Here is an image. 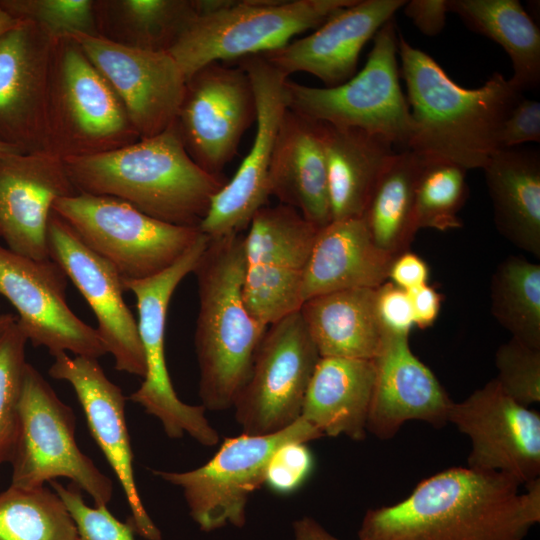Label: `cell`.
<instances>
[{
  "label": "cell",
  "mask_w": 540,
  "mask_h": 540,
  "mask_svg": "<svg viewBox=\"0 0 540 540\" xmlns=\"http://www.w3.org/2000/svg\"><path fill=\"white\" fill-rule=\"evenodd\" d=\"M520 483L494 471L453 467L405 499L369 509L359 540H523L540 521V479Z\"/></svg>",
  "instance_id": "obj_1"
},
{
  "label": "cell",
  "mask_w": 540,
  "mask_h": 540,
  "mask_svg": "<svg viewBox=\"0 0 540 540\" xmlns=\"http://www.w3.org/2000/svg\"><path fill=\"white\" fill-rule=\"evenodd\" d=\"M398 53L413 122L408 149L466 170L483 169L499 150L502 124L523 93L499 72L479 88H463L401 33Z\"/></svg>",
  "instance_id": "obj_2"
},
{
  "label": "cell",
  "mask_w": 540,
  "mask_h": 540,
  "mask_svg": "<svg viewBox=\"0 0 540 540\" xmlns=\"http://www.w3.org/2000/svg\"><path fill=\"white\" fill-rule=\"evenodd\" d=\"M63 161L78 193L114 197L152 218L186 227L199 228L228 181L192 160L175 123L125 147Z\"/></svg>",
  "instance_id": "obj_3"
},
{
  "label": "cell",
  "mask_w": 540,
  "mask_h": 540,
  "mask_svg": "<svg viewBox=\"0 0 540 540\" xmlns=\"http://www.w3.org/2000/svg\"><path fill=\"white\" fill-rule=\"evenodd\" d=\"M193 273L199 310L194 345L199 396L206 410L233 408L267 329L246 309L244 235L210 239Z\"/></svg>",
  "instance_id": "obj_4"
},
{
  "label": "cell",
  "mask_w": 540,
  "mask_h": 540,
  "mask_svg": "<svg viewBox=\"0 0 540 540\" xmlns=\"http://www.w3.org/2000/svg\"><path fill=\"white\" fill-rule=\"evenodd\" d=\"M199 12L169 50L186 80L202 67L281 48L355 0H198Z\"/></svg>",
  "instance_id": "obj_5"
},
{
  "label": "cell",
  "mask_w": 540,
  "mask_h": 540,
  "mask_svg": "<svg viewBox=\"0 0 540 540\" xmlns=\"http://www.w3.org/2000/svg\"><path fill=\"white\" fill-rule=\"evenodd\" d=\"M140 139L121 100L70 35L53 43L47 151L62 159L113 151Z\"/></svg>",
  "instance_id": "obj_6"
},
{
  "label": "cell",
  "mask_w": 540,
  "mask_h": 540,
  "mask_svg": "<svg viewBox=\"0 0 540 540\" xmlns=\"http://www.w3.org/2000/svg\"><path fill=\"white\" fill-rule=\"evenodd\" d=\"M394 19L373 37L360 72L334 87H311L287 79V108L314 121L357 128L379 135L400 150L408 149L413 122L401 90Z\"/></svg>",
  "instance_id": "obj_7"
},
{
  "label": "cell",
  "mask_w": 540,
  "mask_h": 540,
  "mask_svg": "<svg viewBox=\"0 0 540 540\" xmlns=\"http://www.w3.org/2000/svg\"><path fill=\"white\" fill-rule=\"evenodd\" d=\"M72 409L40 372L27 363L19 404V424L10 459L11 486L33 489L68 478L95 506L107 505L112 481L78 447Z\"/></svg>",
  "instance_id": "obj_8"
},
{
  "label": "cell",
  "mask_w": 540,
  "mask_h": 540,
  "mask_svg": "<svg viewBox=\"0 0 540 540\" xmlns=\"http://www.w3.org/2000/svg\"><path fill=\"white\" fill-rule=\"evenodd\" d=\"M52 211L110 263L121 279L152 277L174 264L198 239V227L162 222L120 199L77 193L58 198Z\"/></svg>",
  "instance_id": "obj_9"
},
{
  "label": "cell",
  "mask_w": 540,
  "mask_h": 540,
  "mask_svg": "<svg viewBox=\"0 0 540 540\" xmlns=\"http://www.w3.org/2000/svg\"><path fill=\"white\" fill-rule=\"evenodd\" d=\"M321 437L300 417L272 434L242 433L225 438L214 456L196 469L152 473L182 490L189 514L200 530L211 532L227 525L242 528L249 498L265 483L273 454L286 443H307Z\"/></svg>",
  "instance_id": "obj_10"
},
{
  "label": "cell",
  "mask_w": 540,
  "mask_h": 540,
  "mask_svg": "<svg viewBox=\"0 0 540 540\" xmlns=\"http://www.w3.org/2000/svg\"><path fill=\"white\" fill-rule=\"evenodd\" d=\"M210 238L201 233L170 267L145 279H122L124 291L136 297L137 328L143 347L146 375L129 399L157 418L171 439L188 434L206 447L219 442V434L205 416L202 405H189L178 397L169 376L165 356V330L170 300L179 283L193 273Z\"/></svg>",
  "instance_id": "obj_11"
},
{
  "label": "cell",
  "mask_w": 540,
  "mask_h": 540,
  "mask_svg": "<svg viewBox=\"0 0 540 540\" xmlns=\"http://www.w3.org/2000/svg\"><path fill=\"white\" fill-rule=\"evenodd\" d=\"M247 229L243 300L249 314L268 327L300 310L304 273L319 228L279 203L259 209Z\"/></svg>",
  "instance_id": "obj_12"
},
{
  "label": "cell",
  "mask_w": 540,
  "mask_h": 540,
  "mask_svg": "<svg viewBox=\"0 0 540 540\" xmlns=\"http://www.w3.org/2000/svg\"><path fill=\"white\" fill-rule=\"evenodd\" d=\"M320 358L299 311L269 325L233 405L242 433L272 434L298 420Z\"/></svg>",
  "instance_id": "obj_13"
},
{
  "label": "cell",
  "mask_w": 540,
  "mask_h": 540,
  "mask_svg": "<svg viewBox=\"0 0 540 540\" xmlns=\"http://www.w3.org/2000/svg\"><path fill=\"white\" fill-rule=\"evenodd\" d=\"M255 121V93L241 66L213 62L186 80L175 126L189 156L209 174L223 175Z\"/></svg>",
  "instance_id": "obj_14"
},
{
  "label": "cell",
  "mask_w": 540,
  "mask_h": 540,
  "mask_svg": "<svg viewBox=\"0 0 540 540\" xmlns=\"http://www.w3.org/2000/svg\"><path fill=\"white\" fill-rule=\"evenodd\" d=\"M68 277L52 259L35 260L0 244V294L17 311V324L34 347L54 357L72 353L98 359L106 349L92 326L66 299Z\"/></svg>",
  "instance_id": "obj_15"
},
{
  "label": "cell",
  "mask_w": 540,
  "mask_h": 540,
  "mask_svg": "<svg viewBox=\"0 0 540 540\" xmlns=\"http://www.w3.org/2000/svg\"><path fill=\"white\" fill-rule=\"evenodd\" d=\"M249 75L256 99V132L252 146L234 176L213 197L199 229L210 239L248 228L270 197L269 168L281 119L287 109L282 72L262 56L238 59Z\"/></svg>",
  "instance_id": "obj_16"
},
{
  "label": "cell",
  "mask_w": 540,
  "mask_h": 540,
  "mask_svg": "<svg viewBox=\"0 0 540 540\" xmlns=\"http://www.w3.org/2000/svg\"><path fill=\"white\" fill-rule=\"evenodd\" d=\"M448 422L468 436L467 467L494 471L528 483L540 474V414L505 394L495 379L461 402Z\"/></svg>",
  "instance_id": "obj_17"
},
{
  "label": "cell",
  "mask_w": 540,
  "mask_h": 540,
  "mask_svg": "<svg viewBox=\"0 0 540 540\" xmlns=\"http://www.w3.org/2000/svg\"><path fill=\"white\" fill-rule=\"evenodd\" d=\"M49 257L84 297L97 321V333L115 369L144 378L146 363L137 321L123 298L115 268L91 250L74 229L52 211L47 226Z\"/></svg>",
  "instance_id": "obj_18"
},
{
  "label": "cell",
  "mask_w": 540,
  "mask_h": 540,
  "mask_svg": "<svg viewBox=\"0 0 540 540\" xmlns=\"http://www.w3.org/2000/svg\"><path fill=\"white\" fill-rule=\"evenodd\" d=\"M70 36L111 85L140 139L156 136L175 123L186 78L169 52L131 48L99 36Z\"/></svg>",
  "instance_id": "obj_19"
},
{
  "label": "cell",
  "mask_w": 540,
  "mask_h": 540,
  "mask_svg": "<svg viewBox=\"0 0 540 540\" xmlns=\"http://www.w3.org/2000/svg\"><path fill=\"white\" fill-rule=\"evenodd\" d=\"M53 40L20 21L0 36V143L47 151V101Z\"/></svg>",
  "instance_id": "obj_20"
},
{
  "label": "cell",
  "mask_w": 540,
  "mask_h": 540,
  "mask_svg": "<svg viewBox=\"0 0 540 540\" xmlns=\"http://www.w3.org/2000/svg\"><path fill=\"white\" fill-rule=\"evenodd\" d=\"M57 380L68 382L84 411L90 433L117 476L128 505L135 532L148 540L161 533L148 515L137 489L133 451L125 417L126 398L105 374L95 358L60 353L48 370Z\"/></svg>",
  "instance_id": "obj_21"
},
{
  "label": "cell",
  "mask_w": 540,
  "mask_h": 540,
  "mask_svg": "<svg viewBox=\"0 0 540 540\" xmlns=\"http://www.w3.org/2000/svg\"><path fill=\"white\" fill-rule=\"evenodd\" d=\"M77 193L63 159L51 152L0 157V239L17 254L49 259L47 226L53 204Z\"/></svg>",
  "instance_id": "obj_22"
},
{
  "label": "cell",
  "mask_w": 540,
  "mask_h": 540,
  "mask_svg": "<svg viewBox=\"0 0 540 540\" xmlns=\"http://www.w3.org/2000/svg\"><path fill=\"white\" fill-rule=\"evenodd\" d=\"M405 2L355 0L308 36L260 56L287 77L304 72L321 80L326 87L338 86L354 76L365 44Z\"/></svg>",
  "instance_id": "obj_23"
},
{
  "label": "cell",
  "mask_w": 540,
  "mask_h": 540,
  "mask_svg": "<svg viewBox=\"0 0 540 540\" xmlns=\"http://www.w3.org/2000/svg\"><path fill=\"white\" fill-rule=\"evenodd\" d=\"M375 381L366 430L381 440L393 438L410 420L435 428L448 423L453 401L409 345V336L386 334L373 359Z\"/></svg>",
  "instance_id": "obj_24"
},
{
  "label": "cell",
  "mask_w": 540,
  "mask_h": 540,
  "mask_svg": "<svg viewBox=\"0 0 540 540\" xmlns=\"http://www.w3.org/2000/svg\"><path fill=\"white\" fill-rule=\"evenodd\" d=\"M269 193L318 228L331 222L327 166L317 122L288 108L274 143Z\"/></svg>",
  "instance_id": "obj_25"
},
{
  "label": "cell",
  "mask_w": 540,
  "mask_h": 540,
  "mask_svg": "<svg viewBox=\"0 0 540 540\" xmlns=\"http://www.w3.org/2000/svg\"><path fill=\"white\" fill-rule=\"evenodd\" d=\"M393 258L375 244L363 217L331 221L317 232L304 273L303 302L340 290L376 289L387 281Z\"/></svg>",
  "instance_id": "obj_26"
},
{
  "label": "cell",
  "mask_w": 540,
  "mask_h": 540,
  "mask_svg": "<svg viewBox=\"0 0 540 540\" xmlns=\"http://www.w3.org/2000/svg\"><path fill=\"white\" fill-rule=\"evenodd\" d=\"M327 166L331 221L363 217L394 146L379 135L316 121Z\"/></svg>",
  "instance_id": "obj_27"
},
{
  "label": "cell",
  "mask_w": 540,
  "mask_h": 540,
  "mask_svg": "<svg viewBox=\"0 0 540 540\" xmlns=\"http://www.w3.org/2000/svg\"><path fill=\"white\" fill-rule=\"evenodd\" d=\"M374 381L373 360L321 357L306 391L301 418L323 436L365 439Z\"/></svg>",
  "instance_id": "obj_28"
},
{
  "label": "cell",
  "mask_w": 540,
  "mask_h": 540,
  "mask_svg": "<svg viewBox=\"0 0 540 540\" xmlns=\"http://www.w3.org/2000/svg\"><path fill=\"white\" fill-rule=\"evenodd\" d=\"M497 230L514 246L540 257V153L497 150L483 167Z\"/></svg>",
  "instance_id": "obj_29"
},
{
  "label": "cell",
  "mask_w": 540,
  "mask_h": 540,
  "mask_svg": "<svg viewBox=\"0 0 540 540\" xmlns=\"http://www.w3.org/2000/svg\"><path fill=\"white\" fill-rule=\"evenodd\" d=\"M376 289L355 288L307 299L299 313L320 357L373 360L386 333L376 312Z\"/></svg>",
  "instance_id": "obj_30"
},
{
  "label": "cell",
  "mask_w": 540,
  "mask_h": 540,
  "mask_svg": "<svg viewBox=\"0 0 540 540\" xmlns=\"http://www.w3.org/2000/svg\"><path fill=\"white\" fill-rule=\"evenodd\" d=\"M198 12V0H94L99 37L155 52H169Z\"/></svg>",
  "instance_id": "obj_31"
},
{
  "label": "cell",
  "mask_w": 540,
  "mask_h": 540,
  "mask_svg": "<svg viewBox=\"0 0 540 540\" xmlns=\"http://www.w3.org/2000/svg\"><path fill=\"white\" fill-rule=\"evenodd\" d=\"M472 31L498 43L508 54L509 82L522 93L540 84V31L517 0H447Z\"/></svg>",
  "instance_id": "obj_32"
},
{
  "label": "cell",
  "mask_w": 540,
  "mask_h": 540,
  "mask_svg": "<svg viewBox=\"0 0 540 540\" xmlns=\"http://www.w3.org/2000/svg\"><path fill=\"white\" fill-rule=\"evenodd\" d=\"M421 156L396 152L384 168L363 218L375 244L395 257L407 251L416 232L414 206Z\"/></svg>",
  "instance_id": "obj_33"
},
{
  "label": "cell",
  "mask_w": 540,
  "mask_h": 540,
  "mask_svg": "<svg viewBox=\"0 0 540 540\" xmlns=\"http://www.w3.org/2000/svg\"><path fill=\"white\" fill-rule=\"evenodd\" d=\"M491 312L512 338L540 348V265L509 256L490 284Z\"/></svg>",
  "instance_id": "obj_34"
},
{
  "label": "cell",
  "mask_w": 540,
  "mask_h": 540,
  "mask_svg": "<svg viewBox=\"0 0 540 540\" xmlns=\"http://www.w3.org/2000/svg\"><path fill=\"white\" fill-rule=\"evenodd\" d=\"M0 540H80L55 491L9 486L0 493Z\"/></svg>",
  "instance_id": "obj_35"
},
{
  "label": "cell",
  "mask_w": 540,
  "mask_h": 540,
  "mask_svg": "<svg viewBox=\"0 0 540 540\" xmlns=\"http://www.w3.org/2000/svg\"><path fill=\"white\" fill-rule=\"evenodd\" d=\"M466 171L454 162L421 156L414 206L417 230L448 231L462 227L458 212L468 193Z\"/></svg>",
  "instance_id": "obj_36"
},
{
  "label": "cell",
  "mask_w": 540,
  "mask_h": 540,
  "mask_svg": "<svg viewBox=\"0 0 540 540\" xmlns=\"http://www.w3.org/2000/svg\"><path fill=\"white\" fill-rule=\"evenodd\" d=\"M16 321L0 334V466L10 461L16 442L28 363L25 358L28 340Z\"/></svg>",
  "instance_id": "obj_37"
},
{
  "label": "cell",
  "mask_w": 540,
  "mask_h": 540,
  "mask_svg": "<svg viewBox=\"0 0 540 540\" xmlns=\"http://www.w3.org/2000/svg\"><path fill=\"white\" fill-rule=\"evenodd\" d=\"M11 17L41 27L53 40L72 34L98 36L94 0H0Z\"/></svg>",
  "instance_id": "obj_38"
},
{
  "label": "cell",
  "mask_w": 540,
  "mask_h": 540,
  "mask_svg": "<svg viewBox=\"0 0 540 540\" xmlns=\"http://www.w3.org/2000/svg\"><path fill=\"white\" fill-rule=\"evenodd\" d=\"M495 365V380L505 394L527 407L539 403L540 348L511 338L498 347Z\"/></svg>",
  "instance_id": "obj_39"
},
{
  "label": "cell",
  "mask_w": 540,
  "mask_h": 540,
  "mask_svg": "<svg viewBox=\"0 0 540 540\" xmlns=\"http://www.w3.org/2000/svg\"><path fill=\"white\" fill-rule=\"evenodd\" d=\"M49 484L71 514L80 540H135L133 526L114 517L107 505L90 507L72 484L64 486L57 480Z\"/></svg>",
  "instance_id": "obj_40"
},
{
  "label": "cell",
  "mask_w": 540,
  "mask_h": 540,
  "mask_svg": "<svg viewBox=\"0 0 540 540\" xmlns=\"http://www.w3.org/2000/svg\"><path fill=\"white\" fill-rule=\"evenodd\" d=\"M313 467L314 458L306 443H286L271 457L264 484L276 494H291L305 483Z\"/></svg>",
  "instance_id": "obj_41"
},
{
  "label": "cell",
  "mask_w": 540,
  "mask_h": 540,
  "mask_svg": "<svg viewBox=\"0 0 540 540\" xmlns=\"http://www.w3.org/2000/svg\"><path fill=\"white\" fill-rule=\"evenodd\" d=\"M375 306L379 322L386 334L409 336L415 325L407 291L386 281L376 288Z\"/></svg>",
  "instance_id": "obj_42"
},
{
  "label": "cell",
  "mask_w": 540,
  "mask_h": 540,
  "mask_svg": "<svg viewBox=\"0 0 540 540\" xmlns=\"http://www.w3.org/2000/svg\"><path fill=\"white\" fill-rule=\"evenodd\" d=\"M540 142V103L524 96L504 120L499 134V149Z\"/></svg>",
  "instance_id": "obj_43"
},
{
  "label": "cell",
  "mask_w": 540,
  "mask_h": 540,
  "mask_svg": "<svg viewBox=\"0 0 540 540\" xmlns=\"http://www.w3.org/2000/svg\"><path fill=\"white\" fill-rule=\"evenodd\" d=\"M428 278L429 267L425 260L407 250L392 259L387 281L409 291L427 284Z\"/></svg>",
  "instance_id": "obj_44"
},
{
  "label": "cell",
  "mask_w": 540,
  "mask_h": 540,
  "mask_svg": "<svg viewBox=\"0 0 540 540\" xmlns=\"http://www.w3.org/2000/svg\"><path fill=\"white\" fill-rule=\"evenodd\" d=\"M402 8L417 29L429 37L443 30L449 12L447 0H410Z\"/></svg>",
  "instance_id": "obj_45"
},
{
  "label": "cell",
  "mask_w": 540,
  "mask_h": 540,
  "mask_svg": "<svg viewBox=\"0 0 540 540\" xmlns=\"http://www.w3.org/2000/svg\"><path fill=\"white\" fill-rule=\"evenodd\" d=\"M413 311L414 325L420 329L432 326L441 309L440 294L428 284L407 291Z\"/></svg>",
  "instance_id": "obj_46"
},
{
  "label": "cell",
  "mask_w": 540,
  "mask_h": 540,
  "mask_svg": "<svg viewBox=\"0 0 540 540\" xmlns=\"http://www.w3.org/2000/svg\"><path fill=\"white\" fill-rule=\"evenodd\" d=\"M295 540H340L329 533L318 521L304 516L293 523Z\"/></svg>",
  "instance_id": "obj_47"
},
{
  "label": "cell",
  "mask_w": 540,
  "mask_h": 540,
  "mask_svg": "<svg viewBox=\"0 0 540 540\" xmlns=\"http://www.w3.org/2000/svg\"><path fill=\"white\" fill-rule=\"evenodd\" d=\"M21 20L14 19L0 6V36L14 28Z\"/></svg>",
  "instance_id": "obj_48"
},
{
  "label": "cell",
  "mask_w": 540,
  "mask_h": 540,
  "mask_svg": "<svg viewBox=\"0 0 540 540\" xmlns=\"http://www.w3.org/2000/svg\"><path fill=\"white\" fill-rule=\"evenodd\" d=\"M17 320V317L10 313L0 314V334Z\"/></svg>",
  "instance_id": "obj_49"
},
{
  "label": "cell",
  "mask_w": 540,
  "mask_h": 540,
  "mask_svg": "<svg viewBox=\"0 0 540 540\" xmlns=\"http://www.w3.org/2000/svg\"><path fill=\"white\" fill-rule=\"evenodd\" d=\"M17 153H23L19 149L9 146L7 144L0 143V157L17 154Z\"/></svg>",
  "instance_id": "obj_50"
}]
</instances>
